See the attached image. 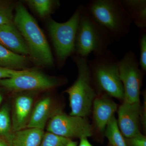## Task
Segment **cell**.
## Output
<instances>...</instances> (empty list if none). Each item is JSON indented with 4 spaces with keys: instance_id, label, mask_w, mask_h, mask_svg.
<instances>
[{
    "instance_id": "cell-10",
    "label": "cell",
    "mask_w": 146,
    "mask_h": 146,
    "mask_svg": "<svg viewBox=\"0 0 146 146\" xmlns=\"http://www.w3.org/2000/svg\"><path fill=\"white\" fill-rule=\"evenodd\" d=\"M141 105V102L129 103L123 101L118 109V126L125 138L138 136L140 130Z\"/></svg>"
},
{
    "instance_id": "cell-23",
    "label": "cell",
    "mask_w": 146,
    "mask_h": 146,
    "mask_svg": "<svg viewBox=\"0 0 146 146\" xmlns=\"http://www.w3.org/2000/svg\"><path fill=\"white\" fill-rule=\"evenodd\" d=\"M13 18L12 5L0 1V25L13 23Z\"/></svg>"
},
{
    "instance_id": "cell-15",
    "label": "cell",
    "mask_w": 146,
    "mask_h": 146,
    "mask_svg": "<svg viewBox=\"0 0 146 146\" xmlns=\"http://www.w3.org/2000/svg\"><path fill=\"white\" fill-rule=\"evenodd\" d=\"M44 130L34 128H26L13 132L11 146H40L44 136Z\"/></svg>"
},
{
    "instance_id": "cell-6",
    "label": "cell",
    "mask_w": 146,
    "mask_h": 146,
    "mask_svg": "<svg viewBox=\"0 0 146 146\" xmlns=\"http://www.w3.org/2000/svg\"><path fill=\"white\" fill-rule=\"evenodd\" d=\"M84 7L80 5L68 21L59 23L52 19L48 23L50 36L58 62L63 65L68 57L74 53L76 35L79 21Z\"/></svg>"
},
{
    "instance_id": "cell-14",
    "label": "cell",
    "mask_w": 146,
    "mask_h": 146,
    "mask_svg": "<svg viewBox=\"0 0 146 146\" xmlns=\"http://www.w3.org/2000/svg\"><path fill=\"white\" fill-rule=\"evenodd\" d=\"M52 101L50 98L47 97L37 103L29 120L27 128H34L44 130L51 113Z\"/></svg>"
},
{
    "instance_id": "cell-3",
    "label": "cell",
    "mask_w": 146,
    "mask_h": 146,
    "mask_svg": "<svg viewBox=\"0 0 146 146\" xmlns=\"http://www.w3.org/2000/svg\"><path fill=\"white\" fill-rule=\"evenodd\" d=\"M13 23L23 38L33 60L37 65L53 66V57L44 33L21 3L16 6Z\"/></svg>"
},
{
    "instance_id": "cell-13",
    "label": "cell",
    "mask_w": 146,
    "mask_h": 146,
    "mask_svg": "<svg viewBox=\"0 0 146 146\" xmlns=\"http://www.w3.org/2000/svg\"><path fill=\"white\" fill-rule=\"evenodd\" d=\"M33 99L31 96L21 95L14 101L12 116L13 132L26 128L32 112Z\"/></svg>"
},
{
    "instance_id": "cell-1",
    "label": "cell",
    "mask_w": 146,
    "mask_h": 146,
    "mask_svg": "<svg viewBox=\"0 0 146 146\" xmlns=\"http://www.w3.org/2000/svg\"><path fill=\"white\" fill-rule=\"evenodd\" d=\"M84 9L114 41L119 42L129 34L133 22L121 0H91Z\"/></svg>"
},
{
    "instance_id": "cell-12",
    "label": "cell",
    "mask_w": 146,
    "mask_h": 146,
    "mask_svg": "<svg viewBox=\"0 0 146 146\" xmlns=\"http://www.w3.org/2000/svg\"><path fill=\"white\" fill-rule=\"evenodd\" d=\"M0 44L17 54L29 55L26 44L13 22L0 25Z\"/></svg>"
},
{
    "instance_id": "cell-18",
    "label": "cell",
    "mask_w": 146,
    "mask_h": 146,
    "mask_svg": "<svg viewBox=\"0 0 146 146\" xmlns=\"http://www.w3.org/2000/svg\"><path fill=\"white\" fill-rule=\"evenodd\" d=\"M104 133L110 146H128L125 138L120 131L115 115L107 124Z\"/></svg>"
},
{
    "instance_id": "cell-17",
    "label": "cell",
    "mask_w": 146,
    "mask_h": 146,
    "mask_svg": "<svg viewBox=\"0 0 146 146\" xmlns=\"http://www.w3.org/2000/svg\"><path fill=\"white\" fill-rule=\"evenodd\" d=\"M29 60L25 56L12 52L0 44V67L15 70L23 69Z\"/></svg>"
},
{
    "instance_id": "cell-27",
    "label": "cell",
    "mask_w": 146,
    "mask_h": 146,
    "mask_svg": "<svg viewBox=\"0 0 146 146\" xmlns=\"http://www.w3.org/2000/svg\"><path fill=\"white\" fill-rule=\"evenodd\" d=\"M78 146H93L88 141L87 138H82L80 139V143Z\"/></svg>"
},
{
    "instance_id": "cell-8",
    "label": "cell",
    "mask_w": 146,
    "mask_h": 146,
    "mask_svg": "<svg viewBox=\"0 0 146 146\" xmlns=\"http://www.w3.org/2000/svg\"><path fill=\"white\" fill-rule=\"evenodd\" d=\"M47 130L70 139L88 138L94 133L93 126L86 118L68 115L59 109L55 110L50 117Z\"/></svg>"
},
{
    "instance_id": "cell-2",
    "label": "cell",
    "mask_w": 146,
    "mask_h": 146,
    "mask_svg": "<svg viewBox=\"0 0 146 146\" xmlns=\"http://www.w3.org/2000/svg\"><path fill=\"white\" fill-rule=\"evenodd\" d=\"M88 60V67L95 91L123 101L124 94L119 72V60L110 50L94 55Z\"/></svg>"
},
{
    "instance_id": "cell-29",
    "label": "cell",
    "mask_w": 146,
    "mask_h": 146,
    "mask_svg": "<svg viewBox=\"0 0 146 146\" xmlns=\"http://www.w3.org/2000/svg\"><path fill=\"white\" fill-rule=\"evenodd\" d=\"M67 146H77V143L71 140V141L68 143Z\"/></svg>"
},
{
    "instance_id": "cell-25",
    "label": "cell",
    "mask_w": 146,
    "mask_h": 146,
    "mask_svg": "<svg viewBox=\"0 0 146 146\" xmlns=\"http://www.w3.org/2000/svg\"><path fill=\"white\" fill-rule=\"evenodd\" d=\"M23 70H17L0 67V79L11 78L21 74Z\"/></svg>"
},
{
    "instance_id": "cell-9",
    "label": "cell",
    "mask_w": 146,
    "mask_h": 146,
    "mask_svg": "<svg viewBox=\"0 0 146 146\" xmlns=\"http://www.w3.org/2000/svg\"><path fill=\"white\" fill-rule=\"evenodd\" d=\"M119 72L124 94L123 101L140 102V90L145 72L141 70L137 56L131 50L125 52L119 60Z\"/></svg>"
},
{
    "instance_id": "cell-24",
    "label": "cell",
    "mask_w": 146,
    "mask_h": 146,
    "mask_svg": "<svg viewBox=\"0 0 146 146\" xmlns=\"http://www.w3.org/2000/svg\"><path fill=\"white\" fill-rule=\"evenodd\" d=\"M125 140L128 146H146V136L142 133L131 138H125Z\"/></svg>"
},
{
    "instance_id": "cell-19",
    "label": "cell",
    "mask_w": 146,
    "mask_h": 146,
    "mask_svg": "<svg viewBox=\"0 0 146 146\" xmlns=\"http://www.w3.org/2000/svg\"><path fill=\"white\" fill-rule=\"evenodd\" d=\"M27 3L42 18L48 16L59 5V2L50 0H29Z\"/></svg>"
},
{
    "instance_id": "cell-7",
    "label": "cell",
    "mask_w": 146,
    "mask_h": 146,
    "mask_svg": "<svg viewBox=\"0 0 146 146\" xmlns=\"http://www.w3.org/2000/svg\"><path fill=\"white\" fill-rule=\"evenodd\" d=\"M65 82V80L46 75L37 70H24L11 78L0 79V86L13 92L46 91Z\"/></svg>"
},
{
    "instance_id": "cell-20",
    "label": "cell",
    "mask_w": 146,
    "mask_h": 146,
    "mask_svg": "<svg viewBox=\"0 0 146 146\" xmlns=\"http://www.w3.org/2000/svg\"><path fill=\"white\" fill-rule=\"evenodd\" d=\"M9 110L7 106H4L0 110V135L11 146V122Z\"/></svg>"
},
{
    "instance_id": "cell-4",
    "label": "cell",
    "mask_w": 146,
    "mask_h": 146,
    "mask_svg": "<svg viewBox=\"0 0 146 146\" xmlns=\"http://www.w3.org/2000/svg\"><path fill=\"white\" fill-rule=\"evenodd\" d=\"M114 42L106 31L86 12L84 5L76 35V55L88 59L91 53L99 54L108 49Z\"/></svg>"
},
{
    "instance_id": "cell-5",
    "label": "cell",
    "mask_w": 146,
    "mask_h": 146,
    "mask_svg": "<svg viewBox=\"0 0 146 146\" xmlns=\"http://www.w3.org/2000/svg\"><path fill=\"white\" fill-rule=\"evenodd\" d=\"M74 60L78 70L77 78L65 91L69 95L70 115L86 118L92 112L93 102L98 94L92 84L88 59L75 55Z\"/></svg>"
},
{
    "instance_id": "cell-22",
    "label": "cell",
    "mask_w": 146,
    "mask_h": 146,
    "mask_svg": "<svg viewBox=\"0 0 146 146\" xmlns=\"http://www.w3.org/2000/svg\"><path fill=\"white\" fill-rule=\"evenodd\" d=\"M140 56L139 64L143 72H146V28L141 29L138 36Z\"/></svg>"
},
{
    "instance_id": "cell-21",
    "label": "cell",
    "mask_w": 146,
    "mask_h": 146,
    "mask_svg": "<svg viewBox=\"0 0 146 146\" xmlns=\"http://www.w3.org/2000/svg\"><path fill=\"white\" fill-rule=\"evenodd\" d=\"M71 140L47 131L44 133L40 146H67Z\"/></svg>"
},
{
    "instance_id": "cell-11",
    "label": "cell",
    "mask_w": 146,
    "mask_h": 146,
    "mask_svg": "<svg viewBox=\"0 0 146 146\" xmlns=\"http://www.w3.org/2000/svg\"><path fill=\"white\" fill-rule=\"evenodd\" d=\"M117 109V105L108 95L100 94L96 97L92 111L95 125L99 132L104 133L107 124Z\"/></svg>"
},
{
    "instance_id": "cell-16",
    "label": "cell",
    "mask_w": 146,
    "mask_h": 146,
    "mask_svg": "<svg viewBox=\"0 0 146 146\" xmlns=\"http://www.w3.org/2000/svg\"><path fill=\"white\" fill-rule=\"evenodd\" d=\"M133 23L138 28H146V0H121Z\"/></svg>"
},
{
    "instance_id": "cell-28",
    "label": "cell",
    "mask_w": 146,
    "mask_h": 146,
    "mask_svg": "<svg viewBox=\"0 0 146 146\" xmlns=\"http://www.w3.org/2000/svg\"><path fill=\"white\" fill-rule=\"evenodd\" d=\"M0 146H11L4 139L0 138Z\"/></svg>"
},
{
    "instance_id": "cell-30",
    "label": "cell",
    "mask_w": 146,
    "mask_h": 146,
    "mask_svg": "<svg viewBox=\"0 0 146 146\" xmlns=\"http://www.w3.org/2000/svg\"><path fill=\"white\" fill-rule=\"evenodd\" d=\"M3 100V97L2 96H1V94H0V104L2 102Z\"/></svg>"
},
{
    "instance_id": "cell-26",
    "label": "cell",
    "mask_w": 146,
    "mask_h": 146,
    "mask_svg": "<svg viewBox=\"0 0 146 146\" xmlns=\"http://www.w3.org/2000/svg\"><path fill=\"white\" fill-rule=\"evenodd\" d=\"M146 99L145 102H144L143 106V107L141 106V122L144 128H146Z\"/></svg>"
}]
</instances>
